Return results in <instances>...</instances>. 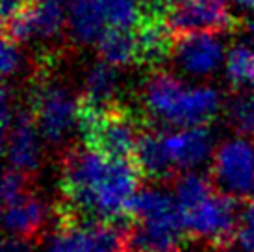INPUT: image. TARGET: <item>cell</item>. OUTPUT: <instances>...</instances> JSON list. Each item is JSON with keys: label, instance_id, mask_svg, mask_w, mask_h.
I'll return each mask as SVG.
<instances>
[{"label": "cell", "instance_id": "obj_5", "mask_svg": "<svg viewBox=\"0 0 254 252\" xmlns=\"http://www.w3.org/2000/svg\"><path fill=\"white\" fill-rule=\"evenodd\" d=\"M213 184L221 193L234 198L254 195V145L247 137L238 135L223 141L213 154Z\"/></svg>", "mask_w": 254, "mask_h": 252}, {"label": "cell", "instance_id": "obj_7", "mask_svg": "<svg viewBox=\"0 0 254 252\" xmlns=\"http://www.w3.org/2000/svg\"><path fill=\"white\" fill-rule=\"evenodd\" d=\"M165 21L175 37L188 34H221L236 24L225 0H186L171 7Z\"/></svg>", "mask_w": 254, "mask_h": 252}, {"label": "cell", "instance_id": "obj_24", "mask_svg": "<svg viewBox=\"0 0 254 252\" xmlns=\"http://www.w3.org/2000/svg\"><path fill=\"white\" fill-rule=\"evenodd\" d=\"M0 58H2V74H4V78L15 76L22 69L24 56L19 49V43L11 41L9 37H4V41H2Z\"/></svg>", "mask_w": 254, "mask_h": 252}, {"label": "cell", "instance_id": "obj_21", "mask_svg": "<svg viewBox=\"0 0 254 252\" xmlns=\"http://www.w3.org/2000/svg\"><path fill=\"white\" fill-rule=\"evenodd\" d=\"M225 115L228 125L238 133H254V89H241L230 95L225 104Z\"/></svg>", "mask_w": 254, "mask_h": 252}, {"label": "cell", "instance_id": "obj_2", "mask_svg": "<svg viewBox=\"0 0 254 252\" xmlns=\"http://www.w3.org/2000/svg\"><path fill=\"white\" fill-rule=\"evenodd\" d=\"M143 102L148 113L177 128L206 126L217 115L221 95L210 85L190 87L171 72H156L147 80Z\"/></svg>", "mask_w": 254, "mask_h": 252}, {"label": "cell", "instance_id": "obj_6", "mask_svg": "<svg viewBox=\"0 0 254 252\" xmlns=\"http://www.w3.org/2000/svg\"><path fill=\"white\" fill-rule=\"evenodd\" d=\"M43 252H125V239L112 223L56 224Z\"/></svg>", "mask_w": 254, "mask_h": 252}, {"label": "cell", "instance_id": "obj_25", "mask_svg": "<svg viewBox=\"0 0 254 252\" xmlns=\"http://www.w3.org/2000/svg\"><path fill=\"white\" fill-rule=\"evenodd\" d=\"M30 4H32V0H2V21H4V24L24 13Z\"/></svg>", "mask_w": 254, "mask_h": 252}, {"label": "cell", "instance_id": "obj_3", "mask_svg": "<svg viewBox=\"0 0 254 252\" xmlns=\"http://www.w3.org/2000/svg\"><path fill=\"white\" fill-rule=\"evenodd\" d=\"M30 110L34 113L41 137L49 145L58 147L72 135L78 128L80 98L54 80H43L32 87Z\"/></svg>", "mask_w": 254, "mask_h": 252}, {"label": "cell", "instance_id": "obj_20", "mask_svg": "<svg viewBox=\"0 0 254 252\" xmlns=\"http://www.w3.org/2000/svg\"><path fill=\"white\" fill-rule=\"evenodd\" d=\"M213 193V184L195 171H188L175 182V200L182 211V217L204 202Z\"/></svg>", "mask_w": 254, "mask_h": 252}, {"label": "cell", "instance_id": "obj_18", "mask_svg": "<svg viewBox=\"0 0 254 252\" xmlns=\"http://www.w3.org/2000/svg\"><path fill=\"white\" fill-rule=\"evenodd\" d=\"M132 160L143 176L156 178V180L167 178L177 169L169 158L165 141H163V133L152 132V130L141 132Z\"/></svg>", "mask_w": 254, "mask_h": 252}, {"label": "cell", "instance_id": "obj_30", "mask_svg": "<svg viewBox=\"0 0 254 252\" xmlns=\"http://www.w3.org/2000/svg\"><path fill=\"white\" fill-rule=\"evenodd\" d=\"M249 87H251V89H254V70H253V78H251V84H249Z\"/></svg>", "mask_w": 254, "mask_h": 252}, {"label": "cell", "instance_id": "obj_29", "mask_svg": "<svg viewBox=\"0 0 254 252\" xmlns=\"http://www.w3.org/2000/svg\"><path fill=\"white\" fill-rule=\"evenodd\" d=\"M160 6H169V7H173V6H178V4H182V2H186V0H156Z\"/></svg>", "mask_w": 254, "mask_h": 252}, {"label": "cell", "instance_id": "obj_4", "mask_svg": "<svg viewBox=\"0 0 254 252\" xmlns=\"http://www.w3.org/2000/svg\"><path fill=\"white\" fill-rule=\"evenodd\" d=\"M240 224L241 213L238 198L215 191L200 206L184 215L186 234L193 239L204 241L215 251L232 249Z\"/></svg>", "mask_w": 254, "mask_h": 252}, {"label": "cell", "instance_id": "obj_8", "mask_svg": "<svg viewBox=\"0 0 254 252\" xmlns=\"http://www.w3.org/2000/svg\"><path fill=\"white\" fill-rule=\"evenodd\" d=\"M67 24V0H32L28 9L4 24V37L15 43L54 39Z\"/></svg>", "mask_w": 254, "mask_h": 252}, {"label": "cell", "instance_id": "obj_10", "mask_svg": "<svg viewBox=\"0 0 254 252\" xmlns=\"http://www.w3.org/2000/svg\"><path fill=\"white\" fill-rule=\"evenodd\" d=\"M178 69L190 76H208L223 65L225 45L217 34L177 35L173 54Z\"/></svg>", "mask_w": 254, "mask_h": 252}, {"label": "cell", "instance_id": "obj_15", "mask_svg": "<svg viewBox=\"0 0 254 252\" xmlns=\"http://www.w3.org/2000/svg\"><path fill=\"white\" fill-rule=\"evenodd\" d=\"M67 24L78 43H99L110 30L104 0H67Z\"/></svg>", "mask_w": 254, "mask_h": 252}, {"label": "cell", "instance_id": "obj_9", "mask_svg": "<svg viewBox=\"0 0 254 252\" xmlns=\"http://www.w3.org/2000/svg\"><path fill=\"white\" fill-rule=\"evenodd\" d=\"M6 160L11 169L21 173H34L41 165V132L37 128L32 110L17 108L13 123L2 135Z\"/></svg>", "mask_w": 254, "mask_h": 252}, {"label": "cell", "instance_id": "obj_19", "mask_svg": "<svg viewBox=\"0 0 254 252\" xmlns=\"http://www.w3.org/2000/svg\"><path fill=\"white\" fill-rule=\"evenodd\" d=\"M100 60L112 67H127L137 63V43L134 30L110 28L97 43Z\"/></svg>", "mask_w": 254, "mask_h": 252}, {"label": "cell", "instance_id": "obj_28", "mask_svg": "<svg viewBox=\"0 0 254 252\" xmlns=\"http://www.w3.org/2000/svg\"><path fill=\"white\" fill-rule=\"evenodd\" d=\"M234 4L245 11H254V0H234Z\"/></svg>", "mask_w": 254, "mask_h": 252}, {"label": "cell", "instance_id": "obj_23", "mask_svg": "<svg viewBox=\"0 0 254 252\" xmlns=\"http://www.w3.org/2000/svg\"><path fill=\"white\" fill-rule=\"evenodd\" d=\"M28 193V175L11 167L6 169L4 178H2V202H4V206L17 202L19 198H22Z\"/></svg>", "mask_w": 254, "mask_h": 252}, {"label": "cell", "instance_id": "obj_17", "mask_svg": "<svg viewBox=\"0 0 254 252\" xmlns=\"http://www.w3.org/2000/svg\"><path fill=\"white\" fill-rule=\"evenodd\" d=\"M128 215L134 221H167L184 224L182 211L175 200V195L158 188L139 189L130 202Z\"/></svg>", "mask_w": 254, "mask_h": 252}, {"label": "cell", "instance_id": "obj_1", "mask_svg": "<svg viewBox=\"0 0 254 252\" xmlns=\"http://www.w3.org/2000/svg\"><path fill=\"white\" fill-rule=\"evenodd\" d=\"M139 169L130 160H112L93 148H72L62 165L64 200L58 223H112L128 215L139 186Z\"/></svg>", "mask_w": 254, "mask_h": 252}, {"label": "cell", "instance_id": "obj_27", "mask_svg": "<svg viewBox=\"0 0 254 252\" xmlns=\"http://www.w3.org/2000/svg\"><path fill=\"white\" fill-rule=\"evenodd\" d=\"M240 230H243L245 234H249V236L254 238V202H251L245 210L241 211Z\"/></svg>", "mask_w": 254, "mask_h": 252}, {"label": "cell", "instance_id": "obj_14", "mask_svg": "<svg viewBox=\"0 0 254 252\" xmlns=\"http://www.w3.org/2000/svg\"><path fill=\"white\" fill-rule=\"evenodd\" d=\"M49 219V206L41 196L28 193L17 202L4 206V226L9 238L34 239L41 236Z\"/></svg>", "mask_w": 254, "mask_h": 252}, {"label": "cell", "instance_id": "obj_11", "mask_svg": "<svg viewBox=\"0 0 254 252\" xmlns=\"http://www.w3.org/2000/svg\"><path fill=\"white\" fill-rule=\"evenodd\" d=\"M186 236L182 223L132 221L123 232L125 252H180Z\"/></svg>", "mask_w": 254, "mask_h": 252}, {"label": "cell", "instance_id": "obj_22", "mask_svg": "<svg viewBox=\"0 0 254 252\" xmlns=\"http://www.w3.org/2000/svg\"><path fill=\"white\" fill-rule=\"evenodd\" d=\"M254 70V49L247 45H238L234 47L225 60V72L228 82L234 87H241V85L251 84Z\"/></svg>", "mask_w": 254, "mask_h": 252}, {"label": "cell", "instance_id": "obj_26", "mask_svg": "<svg viewBox=\"0 0 254 252\" xmlns=\"http://www.w3.org/2000/svg\"><path fill=\"white\" fill-rule=\"evenodd\" d=\"M2 252H36V251H34V247L30 245L28 239L6 238L4 245H2Z\"/></svg>", "mask_w": 254, "mask_h": 252}, {"label": "cell", "instance_id": "obj_16", "mask_svg": "<svg viewBox=\"0 0 254 252\" xmlns=\"http://www.w3.org/2000/svg\"><path fill=\"white\" fill-rule=\"evenodd\" d=\"M121 78L117 67H112L104 62L91 65L85 70L84 84H82V95L80 102L93 106L100 112H108L112 108H117V95H119Z\"/></svg>", "mask_w": 254, "mask_h": 252}, {"label": "cell", "instance_id": "obj_12", "mask_svg": "<svg viewBox=\"0 0 254 252\" xmlns=\"http://www.w3.org/2000/svg\"><path fill=\"white\" fill-rule=\"evenodd\" d=\"M163 141L173 165L182 171H193L200 167L213 152V132L206 126L178 128L163 133Z\"/></svg>", "mask_w": 254, "mask_h": 252}, {"label": "cell", "instance_id": "obj_31", "mask_svg": "<svg viewBox=\"0 0 254 252\" xmlns=\"http://www.w3.org/2000/svg\"><path fill=\"white\" fill-rule=\"evenodd\" d=\"M141 2L145 4V7H148V2H147V0H141ZM152 2H156V0H152ZM156 4H158V2H156Z\"/></svg>", "mask_w": 254, "mask_h": 252}, {"label": "cell", "instance_id": "obj_13", "mask_svg": "<svg viewBox=\"0 0 254 252\" xmlns=\"http://www.w3.org/2000/svg\"><path fill=\"white\" fill-rule=\"evenodd\" d=\"M137 43V63L154 67L173 54L175 35L158 9H147L143 21L134 30Z\"/></svg>", "mask_w": 254, "mask_h": 252}]
</instances>
